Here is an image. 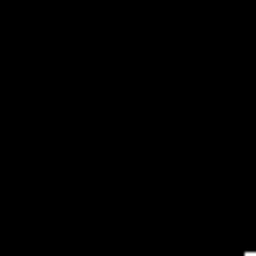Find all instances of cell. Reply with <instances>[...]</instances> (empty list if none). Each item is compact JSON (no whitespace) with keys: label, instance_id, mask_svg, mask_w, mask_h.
<instances>
[{"label":"cell","instance_id":"obj_1","mask_svg":"<svg viewBox=\"0 0 256 256\" xmlns=\"http://www.w3.org/2000/svg\"><path fill=\"white\" fill-rule=\"evenodd\" d=\"M241 256H256V248H248V252H241Z\"/></svg>","mask_w":256,"mask_h":256}]
</instances>
